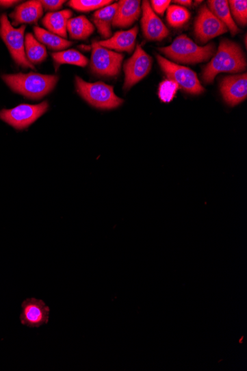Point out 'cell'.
Here are the masks:
<instances>
[{"label": "cell", "mask_w": 247, "mask_h": 371, "mask_svg": "<svg viewBox=\"0 0 247 371\" xmlns=\"http://www.w3.org/2000/svg\"><path fill=\"white\" fill-rule=\"evenodd\" d=\"M244 53L239 44L224 40L211 62L204 71L203 79L205 84L212 83L215 77L222 72L239 73L246 69Z\"/></svg>", "instance_id": "obj_1"}, {"label": "cell", "mask_w": 247, "mask_h": 371, "mask_svg": "<svg viewBox=\"0 0 247 371\" xmlns=\"http://www.w3.org/2000/svg\"><path fill=\"white\" fill-rule=\"evenodd\" d=\"M3 79L14 92L32 99H40L49 94L59 79L57 76L32 72L29 74L4 75Z\"/></svg>", "instance_id": "obj_2"}, {"label": "cell", "mask_w": 247, "mask_h": 371, "mask_svg": "<svg viewBox=\"0 0 247 371\" xmlns=\"http://www.w3.org/2000/svg\"><path fill=\"white\" fill-rule=\"evenodd\" d=\"M160 51L171 60L187 64H196L208 60L215 53L213 43L201 47L186 35H181L170 45Z\"/></svg>", "instance_id": "obj_3"}, {"label": "cell", "mask_w": 247, "mask_h": 371, "mask_svg": "<svg viewBox=\"0 0 247 371\" xmlns=\"http://www.w3.org/2000/svg\"><path fill=\"white\" fill-rule=\"evenodd\" d=\"M76 86L77 92L85 101L101 110H114L124 103L115 94L114 87L104 83L89 84L76 77Z\"/></svg>", "instance_id": "obj_4"}, {"label": "cell", "mask_w": 247, "mask_h": 371, "mask_svg": "<svg viewBox=\"0 0 247 371\" xmlns=\"http://www.w3.org/2000/svg\"><path fill=\"white\" fill-rule=\"evenodd\" d=\"M25 26L14 29L5 14L0 17V36H1L12 56L18 65L25 68L34 69V66L26 57L24 34Z\"/></svg>", "instance_id": "obj_5"}, {"label": "cell", "mask_w": 247, "mask_h": 371, "mask_svg": "<svg viewBox=\"0 0 247 371\" xmlns=\"http://www.w3.org/2000/svg\"><path fill=\"white\" fill-rule=\"evenodd\" d=\"M49 108L48 102L39 105L21 104L12 108L0 112V119L14 127L17 130H23L38 120Z\"/></svg>", "instance_id": "obj_6"}, {"label": "cell", "mask_w": 247, "mask_h": 371, "mask_svg": "<svg viewBox=\"0 0 247 371\" xmlns=\"http://www.w3.org/2000/svg\"><path fill=\"white\" fill-rule=\"evenodd\" d=\"M157 60L164 73L179 87L190 94H199L204 92L205 89L200 85L194 71L187 67L179 66L159 55L157 56Z\"/></svg>", "instance_id": "obj_7"}, {"label": "cell", "mask_w": 247, "mask_h": 371, "mask_svg": "<svg viewBox=\"0 0 247 371\" xmlns=\"http://www.w3.org/2000/svg\"><path fill=\"white\" fill-rule=\"evenodd\" d=\"M123 55L108 50L94 41L90 68L94 74L105 77H114L120 73Z\"/></svg>", "instance_id": "obj_8"}, {"label": "cell", "mask_w": 247, "mask_h": 371, "mask_svg": "<svg viewBox=\"0 0 247 371\" xmlns=\"http://www.w3.org/2000/svg\"><path fill=\"white\" fill-rule=\"evenodd\" d=\"M151 57L140 44L137 45L133 55L125 64V82L124 89H129L149 74Z\"/></svg>", "instance_id": "obj_9"}, {"label": "cell", "mask_w": 247, "mask_h": 371, "mask_svg": "<svg viewBox=\"0 0 247 371\" xmlns=\"http://www.w3.org/2000/svg\"><path fill=\"white\" fill-rule=\"evenodd\" d=\"M227 30L226 25L206 5L201 8L195 24L196 38L200 42L206 43Z\"/></svg>", "instance_id": "obj_10"}, {"label": "cell", "mask_w": 247, "mask_h": 371, "mask_svg": "<svg viewBox=\"0 0 247 371\" xmlns=\"http://www.w3.org/2000/svg\"><path fill=\"white\" fill-rule=\"evenodd\" d=\"M21 322L31 329H38L47 324L50 318V307L42 300L27 298L22 303Z\"/></svg>", "instance_id": "obj_11"}, {"label": "cell", "mask_w": 247, "mask_h": 371, "mask_svg": "<svg viewBox=\"0 0 247 371\" xmlns=\"http://www.w3.org/2000/svg\"><path fill=\"white\" fill-rule=\"evenodd\" d=\"M221 92L225 102L231 106L239 105L247 97V75L229 76L221 83Z\"/></svg>", "instance_id": "obj_12"}, {"label": "cell", "mask_w": 247, "mask_h": 371, "mask_svg": "<svg viewBox=\"0 0 247 371\" xmlns=\"http://www.w3.org/2000/svg\"><path fill=\"white\" fill-rule=\"evenodd\" d=\"M143 16L142 27L145 38L149 40H161L168 37L169 31L155 14L148 1L142 4Z\"/></svg>", "instance_id": "obj_13"}, {"label": "cell", "mask_w": 247, "mask_h": 371, "mask_svg": "<svg viewBox=\"0 0 247 371\" xmlns=\"http://www.w3.org/2000/svg\"><path fill=\"white\" fill-rule=\"evenodd\" d=\"M117 4V11L112 23L114 27L127 28L139 19L141 13L140 1L121 0Z\"/></svg>", "instance_id": "obj_14"}, {"label": "cell", "mask_w": 247, "mask_h": 371, "mask_svg": "<svg viewBox=\"0 0 247 371\" xmlns=\"http://www.w3.org/2000/svg\"><path fill=\"white\" fill-rule=\"evenodd\" d=\"M138 31V27L135 26L129 31H118L114 34L113 38L100 41L99 44L101 47L107 49L131 53L134 49Z\"/></svg>", "instance_id": "obj_15"}, {"label": "cell", "mask_w": 247, "mask_h": 371, "mask_svg": "<svg viewBox=\"0 0 247 371\" xmlns=\"http://www.w3.org/2000/svg\"><path fill=\"white\" fill-rule=\"evenodd\" d=\"M42 14L43 7L40 1H29L18 6L11 17L14 19V25H17L38 22Z\"/></svg>", "instance_id": "obj_16"}, {"label": "cell", "mask_w": 247, "mask_h": 371, "mask_svg": "<svg viewBox=\"0 0 247 371\" xmlns=\"http://www.w3.org/2000/svg\"><path fill=\"white\" fill-rule=\"evenodd\" d=\"M72 16L70 10L49 13L44 17L42 23L50 32L62 38H67V25Z\"/></svg>", "instance_id": "obj_17"}, {"label": "cell", "mask_w": 247, "mask_h": 371, "mask_svg": "<svg viewBox=\"0 0 247 371\" xmlns=\"http://www.w3.org/2000/svg\"><path fill=\"white\" fill-rule=\"evenodd\" d=\"M118 4L114 3L99 9L93 16V21L99 33L105 38L112 36L111 27L117 11Z\"/></svg>", "instance_id": "obj_18"}, {"label": "cell", "mask_w": 247, "mask_h": 371, "mask_svg": "<svg viewBox=\"0 0 247 371\" xmlns=\"http://www.w3.org/2000/svg\"><path fill=\"white\" fill-rule=\"evenodd\" d=\"M209 9L219 21H221L231 31L233 35L239 32L231 16V9L225 0H210L208 1Z\"/></svg>", "instance_id": "obj_19"}, {"label": "cell", "mask_w": 247, "mask_h": 371, "mask_svg": "<svg viewBox=\"0 0 247 371\" xmlns=\"http://www.w3.org/2000/svg\"><path fill=\"white\" fill-rule=\"evenodd\" d=\"M70 37L75 40H85L94 31V27L86 16H80L70 19L67 25Z\"/></svg>", "instance_id": "obj_20"}, {"label": "cell", "mask_w": 247, "mask_h": 371, "mask_svg": "<svg viewBox=\"0 0 247 371\" xmlns=\"http://www.w3.org/2000/svg\"><path fill=\"white\" fill-rule=\"evenodd\" d=\"M34 31L36 38L52 50L66 49L72 44V42L66 39H63L56 34L40 28V27H35Z\"/></svg>", "instance_id": "obj_21"}, {"label": "cell", "mask_w": 247, "mask_h": 371, "mask_svg": "<svg viewBox=\"0 0 247 371\" xmlns=\"http://www.w3.org/2000/svg\"><path fill=\"white\" fill-rule=\"evenodd\" d=\"M25 54L29 61L34 64H39L47 57V51L44 45L36 40L31 34L25 37Z\"/></svg>", "instance_id": "obj_22"}, {"label": "cell", "mask_w": 247, "mask_h": 371, "mask_svg": "<svg viewBox=\"0 0 247 371\" xmlns=\"http://www.w3.org/2000/svg\"><path fill=\"white\" fill-rule=\"evenodd\" d=\"M52 57L58 64H70L86 67L88 63V60L75 49L52 53Z\"/></svg>", "instance_id": "obj_23"}, {"label": "cell", "mask_w": 247, "mask_h": 371, "mask_svg": "<svg viewBox=\"0 0 247 371\" xmlns=\"http://www.w3.org/2000/svg\"><path fill=\"white\" fill-rule=\"evenodd\" d=\"M190 14L187 8L178 5H171L168 8L167 19L172 27L185 25L190 19Z\"/></svg>", "instance_id": "obj_24"}, {"label": "cell", "mask_w": 247, "mask_h": 371, "mask_svg": "<svg viewBox=\"0 0 247 371\" xmlns=\"http://www.w3.org/2000/svg\"><path fill=\"white\" fill-rule=\"evenodd\" d=\"M111 3V0H72L69 5L79 12H90L104 8Z\"/></svg>", "instance_id": "obj_25"}, {"label": "cell", "mask_w": 247, "mask_h": 371, "mask_svg": "<svg viewBox=\"0 0 247 371\" xmlns=\"http://www.w3.org/2000/svg\"><path fill=\"white\" fill-rule=\"evenodd\" d=\"M235 21L241 25L245 26L247 23V2L246 0H231L228 2Z\"/></svg>", "instance_id": "obj_26"}, {"label": "cell", "mask_w": 247, "mask_h": 371, "mask_svg": "<svg viewBox=\"0 0 247 371\" xmlns=\"http://www.w3.org/2000/svg\"><path fill=\"white\" fill-rule=\"evenodd\" d=\"M179 86L172 80L164 81L159 86V98L164 103H170L177 94Z\"/></svg>", "instance_id": "obj_27"}, {"label": "cell", "mask_w": 247, "mask_h": 371, "mask_svg": "<svg viewBox=\"0 0 247 371\" xmlns=\"http://www.w3.org/2000/svg\"><path fill=\"white\" fill-rule=\"evenodd\" d=\"M170 3V0H166V1H163V0H153L151 1L154 11L161 15H163L166 12Z\"/></svg>", "instance_id": "obj_28"}, {"label": "cell", "mask_w": 247, "mask_h": 371, "mask_svg": "<svg viewBox=\"0 0 247 371\" xmlns=\"http://www.w3.org/2000/svg\"><path fill=\"white\" fill-rule=\"evenodd\" d=\"M40 2L43 8L51 11L57 10L65 3L63 0H42Z\"/></svg>", "instance_id": "obj_29"}, {"label": "cell", "mask_w": 247, "mask_h": 371, "mask_svg": "<svg viewBox=\"0 0 247 371\" xmlns=\"http://www.w3.org/2000/svg\"><path fill=\"white\" fill-rule=\"evenodd\" d=\"M17 3V1H9V0H5V1H3V0H1V1H0V5L3 7H10Z\"/></svg>", "instance_id": "obj_30"}, {"label": "cell", "mask_w": 247, "mask_h": 371, "mask_svg": "<svg viewBox=\"0 0 247 371\" xmlns=\"http://www.w3.org/2000/svg\"><path fill=\"white\" fill-rule=\"evenodd\" d=\"M174 3L183 5H190L192 4V1H190V0H177V1H174Z\"/></svg>", "instance_id": "obj_31"}, {"label": "cell", "mask_w": 247, "mask_h": 371, "mask_svg": "<svg viewBox=\"0 0 247 371\" xmlns=\"http://www.w3.org/2000/svg\"><path fill=\"white\" fill-rule=\"evenodd\" d=\"M244 336L240 339L239 343H243Z\"/></svg>", "instance_id": "obj_32"}]
</instances>
